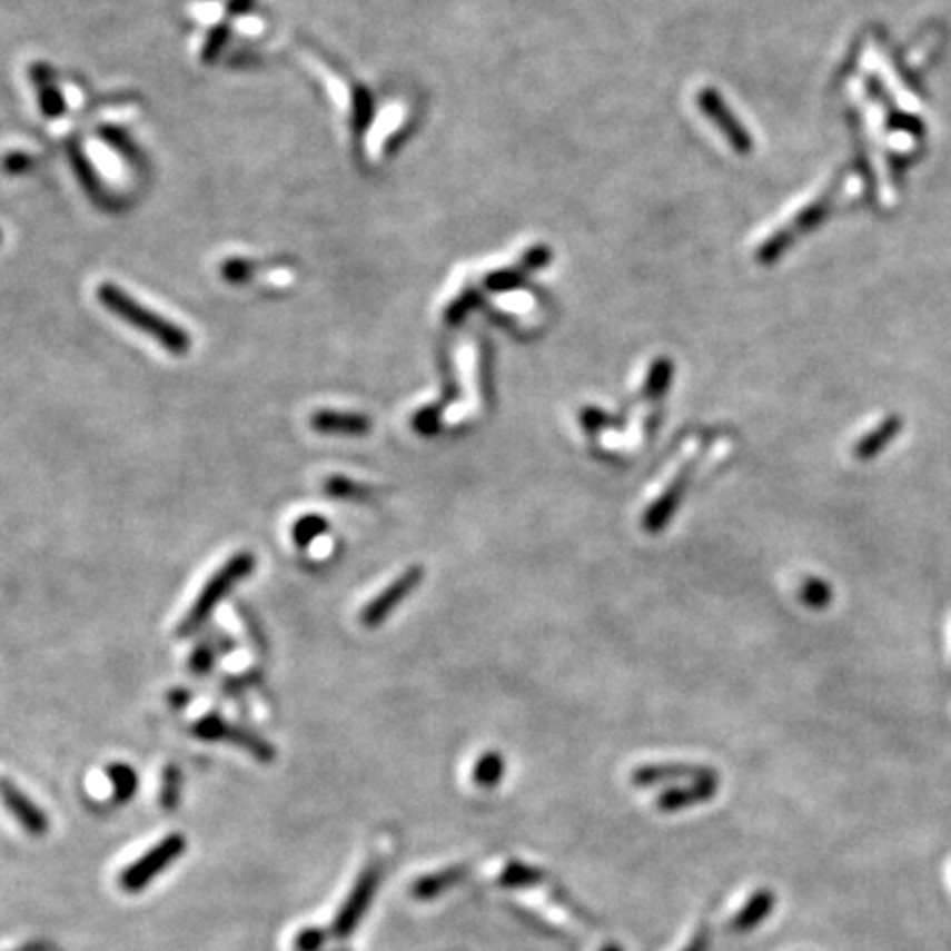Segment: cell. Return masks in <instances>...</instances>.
Returning <instances> with one entry per match:
<instances>
[{"mask_svg":"<svg viewBox=\"0 0 951 951\" xmlns=\"http://www.w3.org/2000/svg\"><path fill=\"white\" fill-rule=\"evenodd\" d=\"M98 300L110 314H115L121 321L135 326L137 330L146 333L148 337L159 341L172 355H186L190 350V344H192L190 335L181 326H177V324L168 321L166 317L146 309L132 296H128L123 289L105 283L98 289Z\"/></svg>","mask_w":951,"mask_h":951,"instance_id":"1","label":"cell"},{"mask_svg":"<svg viewBox=\"0 0 951 951\" xmlns=\"http://www.w3.org/2000/svg\"><path fill=\"white\" fill-rule=\"evenodd\" d=\"M254 571V555L251 553H238V555H234L231 559H227L220 568H218V573L211 577L210 582L204 586V591L199 593V597H197V602L192 604V608H190V613H188V617L184 620V624L179 626V634L181 636H188V634L195 633V631H199L206 622H208V617H210L211 613H214V608L222 602V597L242 579V577H247L249 573Z\"/></svg>","mask_w":951,"mask_h":951,"instance_id":"2","label":"cell"},{"mask_svg":"<svg viewBox=\"0 0 951 951\" xmlns=\"http://www.w3.org/2000/svg\"><path fill=\"white\" fill-rule=\"evenodd\" d=\"M186 845L184 835H168L119 874V888L123 892H141L186 852Z\"/></svg>","mask_w":951,"mask_h":951,"instance_id":"3","label":"cell"},{"mask_svg":"<svg viewBox=\"0 0 951 951\" xmlns=\"http://www.w3.org/2000/svg\"><path fill=\"white\" fill-rule=\"evenodd\" d=\"M379 881H382V865L379 863H373L361 872V876L357 879L355 888L350 890L348 899L344 901V905L339 908V912L333 921V937L335 939L344 941L357 930L366 910L373 903V896L379 888Z\"/></svg>","mask_w":951,"mask_h":951,"instance_id":"4","label":"cell"},{"mask_svg":"<svg viewBox=\"0 0 951 951\" xmlns=\"http://www.w3.org/2000/svg\"><path fill=\"white\" fill-rule=\"evenodd\" d=\"M195 734L201 740H208V742L222 740V742L236 744V746L249 751L258 762H274V757H276V749L267 740L260 739L258 734L242 730L238 725H229L220 716L201 719L195 725Z\"/></svg>","mask_w":951,"mask_h":951,"instance_id":"5","label":"cell"},{"mask_svg":"<svg viewBox=\"0 0 951 951\" xmlns=\"http://www.w3.org/2000/svg\"><path fill=\"white\" fill-rule=\"evenodd\" d=\"M423 571L419 566L408 568L404 575H399L386 591H382L364 611H361V624L366 628H377L388 620V615L419 586Z\"/></svg>","mask_w":951,"mask_h":951,"instance_id":"6","label":"cell"},{"mask_svg":"<svg viewBox=\"0 0 951 951\" xmlns=\"http://www.w3.org/2000/svg\"><path fill=\"white\" fill-rule=\"evenodd\" d=\"M0 800L7 806V811L18 820V824L33 838H42L49 831V820L36 806L18 786H13L9 780H0Z\"/></svg>","mask_w":951,"mask_h":951,"instance_id":"7","label":"cell"},{"mask_svg":"<svg viewBox=\"0 0 951 951\" xmlns=\"http://www.w3.org/2000/svg\"><path fill=\"white\" fill-rule=\"evenodd\" d=\"M903 429V419L901 417H885L883 422L876 423L868 434H863L856 445L852 447V454L856 460H872L876 454H881L896 434H901Z\"/></svg>","mask_w":951,"mask_h":951,"instance_id":"8","label":"cell"},{"mask_svg":"<svg viewBox=\"0 0 951 951\" xmlns=\"http://www.w3.org/2000/svg\"><path fill=\"white\" fill-rule=\"evenodd\" d=\"M311 427L319 434H344V436H361L370 429V422L355 413H335L319 410L311 417Z\"/></svg>","mask_w":951,"mask_h":951,"instance_id":"9","label":"cell"},{"mask_svg":"<svg viewBox=\"0 0 951 951\" xmlns=\"http://www.w3.org/2000/svg\"><path fill=\"white\" fill-rule=\"evenodd\" d=\"M110 784H112V798L117 804H126L128 800H132V795L137 793L139 786V777L135 773L132 766L128 764H110L106 771Z\"/></svg>","mask_w":951,"mask_h":951,"instance_id":"10","label":"cell"},{"mask_svg":"<svg viewBox=\"0 0 951 951\" xmlns=\"http://www.w3.org/2000/svg\"><path fill=\"white\" fill-rule=\"evenodd\" d=\"M800 597H802V602H804L809 608L822 611V608H826V606L831 604L833 591H831V586H829L826 582H822V579H818V577H809V579L802 584V588H800Z\"/></svg>","mask_w":951,"mask_h":951,"instance_id":"11","label":"cell"},{"mask_svg":"<svg viewBox=\"0 0 951 951\" xmlns=\"http://www.w3.org/2000/svg\"><path fill=\"white\" fill-rule=\"evenodd\" d=\"M69 155H71V164H73V170H76L80 184L87 188V192H91L93 197H100V192H102L100 181H98V175H96L93 166L89 164V159L82 155V150L78 146H71Z\"/></svg>","mask_w":951,"mask_h":951,"instance_id":"12","label":"cell"},{"mask_svg":"<svg viewBox=\"0 0 951 951\" xmlns=\"http://www.w3.org/2000/svg\"><path fill=\"white\" fill-rule=\"evenodd\" d=\"M328 523L321 516H305L294 525V542L298 546H309L319 535H324Z\"/></svg>","mask_w":951,"mask_h":951,"instance_id":"13","label":"cell"},{"mask_svg":"<svg viewBox=\"0 0 951 951\" xmlns=\"http://www.w3.org/2000/svg\"><path fill=\"white\" fill-rule=\"evenodd\" d=\"M771 905H773V901H771V896L769 894H757V896H753L751 899V903L744 908V912L740 914L739 921H736V928L740 930H749V928H753L755 923H760L762 919H764V914L771 910Z\"/></svg>","mask_w":951,"mask_h":951,"instance_id":"14","label":"cell"},{"mask_svg":"<svg viewBox=\"0 0 951 951\" xmlns=\"http://www.w3.org/2000/svg\"><path fill=\"white\" fill-rule=\"evenodd\" d=\"M324 489L333 498H366L368 496L366 487H361V485H357L344 476H330L324 483Z\"/></svg>","mask_w":951,"mask_h":951,"instance_id":"15","label":"cell"},{"mask_svg":"<svg viewBox=\"0 0 951 951\" xmlns=\"http://www.w3.org/2000/svg\"><path fill=\"white\" fill-rule=\"evenodd\" d=\"M501 773H503V760L498 753H487L474 769V777L485 786L496 784L501 780Z\"/></svg>","mask_w":951,"mask_h":951,"instance_id":"16","label":"cell"},{"mask_svg":"<svg viewBox=\"0 0 951 951\" xmlns=\"http://www.w3.org/2000/svg\"><path fill=\"white\" fill-rule=\"evenodd\" d=\"M100 135H102V139H105L110 148H115L117 152H121L126 159L137 161V148H135V143L130 141V137L123 130L108 126V128L100 130Z\"/></svg>","mask_w":951,"mask_h":951,"instance_id":"17","label":"cell"},{"mask_svg":"<svg viewBox=\"0 0 951 951\" xmlns=\"http://www.w3.org/2000/svg\"><path fill=\"white\" fill-rule=\"evenodd\" d=\"M40 110H42V115H44V117H49V119H58L60 115H65L67 102H65L62 93H60L56 87L44 85V87L40 89Z\"/></svg>","mask_w":951,"mask_h":951,"instance_id":"18","label":"cell"},{"mask_svg":"<svg viewBox=\"0 0 951 951\" xmlns=\"http://www.w3.org/2000/svg\"><path fill=\"white\" fill-rule=\"evenodd\" d=\"M179 791H181V773L179 769H168L161 782V806L164 809H175L179 804Z\"/></svg>","mask_w":951,"mask_h":951,"instance_id":"19","label":"cell"},{"mask_svg":"<svg viewBox=\"0 0 951 951\" xmlns=\"http://www.w3.org/2000/svg\"><path fill=\"white\" fill-rule=\"evenodd\" d=\"M220 274H222V278L227 283L242 285V283H247L254 276V265L247 262V260H240V258H231V260L222 262Z\"/></svg>","mask_w":951,"mask_h":951,"instance_id":"20","label":"cell"},{"mask_svg":"<svg viewBox=\"0 0 951 951\" xmlns=\"http://www.w3.org/2000/svg\"><path fill=\"white\" fill-rule=\"evenodd\" d=\"M326 943V932L319 928H305L298 932L294 948L296 951H321Z\"/></svg>","mask_w":951,"mask_h":951,"instance_id":"21","label":"cell"},{"mask_svg":"<svg viewBox=\"0 0 951 951\" xmlns=\"http://www.w3.org/2000/svg\"><path fill=\"white\" fill-rule=\"evenodd\" d=\"M227 38H229V31H227V27H216L214 31L210 33V38H208V42H206V47H204V62H214L216 58H218V53L222 51V47L227 44Z\"/></svg>","mask_w":951,"mask_h":951,"instance_id":"22","label":"cell"},{"mask_svg":"<svg viewBox=\"0 0 951 951\" xmlns=\"http://www.w3.org/2000/svg\"><path fill=\"white\" fill-rule=\"evenodd\" d=\"M29 166H31V157H29V155H24V152H9V155L4 157V161H2V168H4L9 175L24 172Z\"/></svg>","mask_w":951,"mask_h":951,"instance_id":"23","label":"cell"},{"mask_svg":"<svg viewBox=\"0 0 951 951\" xmlns=\"http://www.w3.org/2000/svg\"><path fill=\"white\" fill-rule=\"evenodd\" d=\"M211 663H214V654H211V650H208V647H199V650L192 654V667H195L199 674L208 672L211 667Z\"/></svg>","mask_w":951,"mask_h":951,"instance_id":"24","label":"cell"},{"mask_svg":"<svg viewBox=\"0 0 951 951\" xmlns=\"http://www.w3.org/2000/svg\"><path fill=\"white\" fill-rule=\"evenodd\" d=\"M251 4H254V0H229V11L231 13H245Z\"/></svg>","mask_w":951,"mask_h":951,"instance_id":"25","label":"cell"},{"mask_svg":"<svg viewBox=\"0 0 951 951\" xmlns=\"http://www.w3.org/2000/svg\"><path fill=\"white\" fill-rule=\"evenodd\" d=\"M186 699H188V694H186V692H181V690H179V692H177V694H175V696H172V703H177V705H175V707H184V705H186Z\"/></svg>","mask_w":951,"mask_h":951,"instance_id":"26","label":"cell"},{"mask_svg":"<svg viewBox=\"0 0 951 951\" xmlns=\"http://www.w3.org/2000/svg\"><path fill=\"white\" fill-rule=\"evenodd\" d=\"M0 242H2V231H0Z\"/></svg>","mask_w":951,"mask_h":951,"instance_id":"27","label":"cell"},{"mask_svg":"<svg viewBox=\"0 0 951 951\" xmlns=\"http://www.w3.org/2000/svg\"><path fill=\"white\" fill-rule=\"evenodd\" d=\"M341 951H344V950H341Z\"/></svg>","mask_w":951,"mask_h":951,"instance_id":"28","label":"cell"}]
</instances>
